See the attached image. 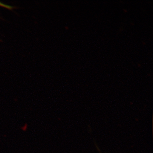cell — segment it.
<instances>
[{
	"label": "cell",
	"mask_w": 153,
	"mask_h": 153,
	"mask_svg": "<svg viewBox=\"0 0 153 153\" xmlns=\"http://www.w3.org/2000/svg\"><path fill=\"white\" fill-rule=\"evenodd\" d=\"M0 6H1V7H4L8 9H12V7H11V6L7 5L4 4L3 3L0 2Z\"/></svg>",
	"instance_id": "obj_1"
}]
</instances>
